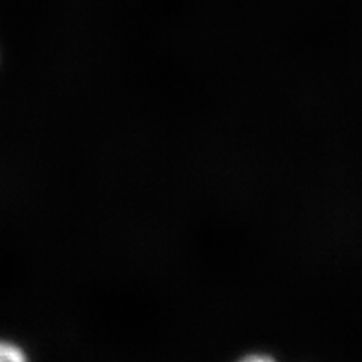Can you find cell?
I'll list each match as a JSON object with an SVG mask.
<instances>
[{"instance_id": "obj_1", "label": "cell", "mask_w": 362, "mask_h": 362, "mask_svg": "<svg viewBox=\"0 0 362 362\" xmlns=\"http://www.w3.org/2000/svg\"><path fill=\"white\" fill-rule=\"evenodd\" d=\"M0 362H28V358L20 347L0 341Z\"/></svg>"}, {"instance_id": "obj_2", "label": "cell", "mask_w": 362, "mask_h": 362, "mask_svg": "<svg viewBox=\"0 0 362 362\" xmlns=\"http://www.w3.org/2000/svg\"><path fill=\"white\" fill-rule=\"evenodd\" d=\"M237 362H276V361L264 354H252V355H246L245 358L239 359Z\"/></svg>"}]
</instances>
